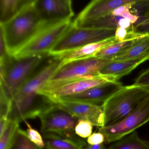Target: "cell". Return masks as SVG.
<instances>
[{
    "instance_id": "1",
    "label": "cell",
    "mask_w": 149,
    "mask_h": 149,
    "mask_svg": "<svg viewBox=\"0 0 149 149\" xmlns=\"http://www.w3.org/2000/svg\"><path fill=\"white\" fill-rule=\"evenodd\" d=\"M35 1L22 6L10 19L0 23L8 54L13 56L33 36L45 21Z\"/></svg>"
},
{
    "instance_id": "2",
    "label": "cell",
    "mask_w": 149,
    "mask_h": 149,
    "mask_svg": "<svg viewBox=\"0 0 149 149\" xmlns=\"http://www.w3.org/2000/svg\"><path fill=\"white\" fill-rule=\"evenodd\" d=\"M47 56L41 55L18 59L9 56L0 60L1 92L9 100L13 101L22 86Z\"/></svg>"
},
{
    "instance_id": "3",
    "label": "cell",
    "mask_w": 149,
    "mask_h": 149,
    "mask_svg": "<svg viewBox=\"0 0 149 149\" xmlns=\"http://www.w3.org/2000/svg\"><path fill=\"white\" fill-rule=\"evenodd\" d=\"M149 95L148 87L134 84L123 86L102 105L104 127L112 126L122 120Z\"/></svg>"
},
{
    "instance_id": "4",
    "label": "cell",
    "mask_w": 149,
    "mask_h": 149,
    "mask_svg": "<svg viewBox=\"0 0 149 149\" xmlns=\"http://www.w3.org/2000/svg\"><path fill=\"white\" fill-rule=\"evenodd\" d=\"M72 18L45 20L30 40L14 56L17 59L48 55L73 24Z\"/></svg>"
},
{
    "instance_id": "5",
    "label": "cell",
    "mask_w": 149,
    "mask_h": 149,
    "mask_svg": "<svg viewBox=\"0 0 149 149\" xmlns=\"http://www.w3.org/2000/svg\"><path fill=\"white\" fill-rule=\"evenodd\" d=\"M112 60L92 57L72 61L61 65L39 91H50L72 81L101 77L100 72Z\"/></svg>"
},
{
    "instance_id": "6",
    "label": "cell",
    "mask_w": 149,
    "mask_h": 149,
    "mask_svg": "<svg viewBox=\"0 0 149 149\" xmlns=\"http://www.w3.org/2000/svg\"><path fill=\"white\" fill-rule=\"evenodd\" d=\"M115 29L71 27L48 53V56H57L92 43L114 36Z\"/></svg>"
},
{
    "instance_id": "7",
    "label": "cell",
    "mask_w": 149,
    "mask_h": 149,
    "mask_svg": "<svg viewBox=\"0 0 149 149\" xmlns=\"http://www.w3.org/2000/svg\"><path fill=\"white\" fill-rule=\"evenodd\" d=\"M149 122V95L126 118L118 123L99 128V132L105 136L106 143H111Z\"/></svg>"
},
{
    "instance_id": "8",
    "label": "cell",
    "mask_w": 149,
    "mask_h": 149,
    "mask_svg": "<svg viewBox=\"0 0 149 149\" xmlns=\"http://www.w3.org/2000/svg\"><path fill=\"white\" fill-rule=\"evenodd\" d=\"M42 134H53L63 136H75L78 119L54 104L39 116Z\"/></svg>"
},
{
    "instance_id": "9",
    "label": "cell",
    "mask_w": 149,
    "mask_h": 149,
    "mask_svg": "<svg viewBox=\"0 0 149 149\" xmlns=\"http://www.w3.org/2000/svg\"><path fill=\"white\" fill-rule=\"evenodd\" d=\"M55 104L46 95L32 94L17 100L12 101L8 120L20 123L35 119Z\"/></svg>"
},
{
    "instance_id": "10",
    "label": "cell",
    "mask_w": 149,
    "mask_h": 149,
    "mask_svg": "<svg viewBox=\"0 0 149 149\" xmlns=\"http://www.w3.org/2000/svg\"><path fill=\"white\" fill-rule=\"evenodd\" d=\"M51 100L60 108L77 119L89 121L95 127L99 128L104 127V116L102 106L59 98Z\"/></svg>"
},
{
    "instance_id": "11",
    "label": "cell",
    "mask_w": 149,
    "mask_h": 149,
    "mask_svg": "<svg viewBox=\"0 0 149 149\" xmlns=\"http://www.w3.org/2000/svg\"><path fill=\"white\" fill-rule=\"evenodd\" d=\"M53 57L52 61L45 65L39 71L32 74L22 86L13 99L17 100L32 94L38 93L50 80L61 64L59 58Z\"/></svg>"
},
{
    "instance_id": "12",
    "label": "cell",
    "mask_w": 149,
    "mask_h": 149,
    "mask_svg": "<svg viewBox=\"0 0 149 149\" xmlns=\"http://www.w3.org/2000/svg\"><path fill=\"white\" fill-rule=\"evenodd\" d=\"M122 87V84L119 81H109L91 88L79 93L57 98L93 104H98L101 102L104 103Z\"/></svg>"
},
{
    "instance_id": "13",
    "label": "cell",
    "mask_w": 149,
    "mask_h": 149,
    "mask_svg": "<svg viewBox=\"0 0 149 149\" xmlns=\"http://www.w3.org/2000/svg\"><path fill=\"white\" fill-rule=\"evenodd\" d=\"M142 0H91L73 20L74 25L110 14L116 8Z\"/></svg>"
},
{
    "instance_id": "14",
    "label": "cell",
    "mask_w": 149,
    "mask_h": 149,
    "mask_svg": "<svg viewBox=\"0 0 149 149\" xmlns=\"http://www.w3.org/2000/svg\"><path fill=\"white\" fill-rule=\"evenodd\" d=\"M111 81H113L103 77L83 79L69 82L50 91H39L38 93L52 100L79 93L91 88Z\"/></svg>"
},
{
    "instance_id": "15",
    "label": "cell",
    "mask_w": 149,
    "mask_h": 149,
    "mask_svg": "<svg viewBox=\"0 0 149 149\" xmlns=\"http://www.w3.org/2000/svg\"><path fill=\"white\" fill-rule=\"evenodd\" d=\"M36 7L45 20L72 18L73 10L71 9L64 0H36Z\"/></svg>"
},
{
    "instance_id": "16",
    "label": "cell",
    "mask_w": 149,
    "mask_h": 149,
    "mask_svg": "<svg viewBox=\"0 0 149 149\" xmlns=\"http://www.w3.org/2000/svg\"><path fill=\"white\" fill-rule=\"evenodd\" d=\"M117 42L118 41L114 36L100 42L87 45L78 49L54 57L57 58L61 60V66L72 61L94 57L97 52L103 48Z\"/></svg>"
},
{
    "instance_id": "17",
    "label": "cell",
    "mask_w": 149,
    "mask_h": 149,
    "mask_svg": "<svg viewBox=\"0 0 149 149\" xmlns=\"http://www.w3.org/2000/svg\"><path fill=\"white\" fill-rule=\"evenodd\" d=\"M148 55L141 58L129 61H112L106 65L100 72V75L110 80L118 81L130 73L138 65L148 60Z\"/></svg>"
},
{
    "instance_id": "18",
    "label": "cell",
    "mask_w": 149,
    "mask_h": 149,
    "mask_svg": "<svg viewBox=\"0 0 149 149\" xmlns=\"http://www.w3.org/2000/svg\"><path fill=\"white\" fill-rule=\"evenodd\" d=\"M45 149H83L87 143L78 136L67 137L53 134H43Z\"/></svg>"
},
{
    "instance_id": "19",
    "label": "cell",
    "mask_w": 149,
    "mask_h": 149,
    "mask_svg": "<svg viewBox=\"0 0 149 149\" xmlns=\"http://www.w3.org/2000/svg\"><path fill=\"white\" fill-rule=\"evenodd\" d=\"M133 25L132 23L128 19L113 15L111 13L96 19L83 22L77 25L73 24L75 27L81 28L115 30L119 27L129 29Z\"/></svg>"
},
{
    "instance_id": "20",
    "label": "cell",
    "mask_w": 149,
    "mask_h": 149,
    "mask_svg": "<svg viewBox=\"0 0 149 149\" xmlns=\"http://www.w3.org/2000/svg\"><path fill=\"white\" fill-rule=\"evenodd\" d=\"M149 54V36H148L138 39L134 45L115 56L112 60L122 61L135 60Z\"/></svg>"
},
{
    "instance_id": "21",
    "label": "cell",
    "mask_w": 149,
    "mask_h": 149,
    "mask_svg": "<svg viewBox=\"0 0 149 149\" xmlns=\"http://www.w3.org/2000/svg\"><path fill=\"white\" fill-rule=\"evenodd\" d=\"M108 149H149V142L140 138L136 130L112 143Z\"/></svg>"
},
{
    "instance_id": "22",
    "label": "cell",
    "mask_w": 149,
    "mask_h": 149,
    "mask_svg": "<svg viewBox=\"0 0 149 149\" xmlns=\"http://www.w3.org/2000/svg\"><path fill=\"white\" fill-rule=\"evenodd\" d=\"M139 39H129L123 42H117L103 48L97 52L94 57L112 59L118 54L131 47Z\"/></svg>"
},
{
    "instance_id": "23",
    "label": "cell",
    "mask_w": 149,
    "mask_h": 149,
    "mask_svg": "<svg viewBox=\"0 0 149 149\" xmlns=\"http://www.w3.org/2000/svg\"><path fill=\"white\" fill-rule=\"evenodd\" d=\"M9 149H44L31 142L26 131L17 127L14 134Z\"/></svg>"
},
{
    "instance_id": "24",
    "label": "cell",
    "mask_w": 149,
    "mask_h": 149,
    "mask_svg": "<svg viewBox=\"0 0 149 149\" xmlns=\"http://www.w3.org/2000/svg\"><path fill=\"white\" fill-rule=\"evenodd\" d=\"M22 6V0H0V23L13 16Z\"/></svg>"
},
{
    "instance_id": "25",
    "label": "cell",
    "mask_w": 149,
    "mask_h": 149,
    "mask_svg": "<svg viewBox=\"0 0 149 149\" xmlns=\"http://www.w3.org/2000/svg\"><path fill=\"white\" fill-rule=\"evenodd\" d=\"M19 123L9 120L6 128L0 136V149H9L11 144L14 134Z\"/></svg>"
},
{
    "instance_id": "26",
    "label": "cell",
    "mask_w": 149,
    "mask_h": 149,
    "mask_svg": "<svg viewBox=\"0 0 149 149\" xmlns=\"http://www.w3.org/2000/svg\"><path fill=\"white\" fill-rule=\"evenodd\" d=\"M136 3H129L123 4L114 10L110 13L113 15L126 18L129 20L132 24H136L139 20L140 17L131 12V9Z\"/></svg>"
},
{
    "instance_id": "27",
    "label": "cell",
    "mask_w": 149,
    "mask_h": 149,
    "mask_svg": "<svg viewBox=\"0 0 149 149\" xmlns=\"http://www.w3.org/2000/svg\"><path fill=\"white\" fill-rule=\"evenodd\" d=\"M93 126L89 121L78 119L75 126V134L83 139L88 138L92 133Z\"/></svg>"
},
{
    "instance_id": "28",
    "label": "cell",
    "mask_w": 149,
    "mask_h": 149,
    "mask_svg": "<svg viewBox=\"0 0 149 149\" xmlns=\"http://www.w3.org/2000/svg\"><path fill=\"white\" fill-rule=\"evenodd\" d=\"M24 123L27 127L26 133L29 140L36 145L43 148L45 147L44 140L41 134L32 128L28 122L24 121Z\"/></svg>"
},
{
    "instance_id": "29",
    "label": "cell",
    "mask_w": 149,
    "mask_h": 149,
    "mask_svg": "<svg viewBox=\"0 0 149 149\" xmlns=\"http://www.w3.org/2000/svg\"><path fill=\"white\" fill-rule=\"evenodd\" d=\"M105 141V136L102 133L99 132L92 134L87 138V143L90 145H98L104 143Z\"/></svg>"
},
{
    "instance_id": "30",
    "label": "cell",
    "mask_w": 149,
    "mask_h": 149,
    "mask_svg": "<svg viewBox=\"0 0 149 149\" xmlns=\"http://www.w3.org/2000/svg\"><path fill=\"white\" fill-rule=\"evenodd\" d=\"M134 84L140 86L149 87V68L137 77Z\"/></svg>"
},
{
    "instance_id": "31",
    "label": "cell",
    "mask_w": 149,
    "mask_h": 149,
    "mask_svg": "<svg viewBox=\"0 0 149 149\" xmlns=\"http://www.w3.org/2000/svg\"><path fill=\"white\" fill-rule=\"evenodd\" d=\"M83 149H106L104 143L98 145H90L87 144Z\"/></svg>"
},
{
    "instance_id": "32",
    "label": "cell",
    "mask_w": 149,
    "mask_h": 149,
    "mask_svg": "<svg viewBox=\"0 0 149 149\" xmlns=\"http://www.w3.org/2000/svg\"><path fill=\"white\" fill-rule=\"evenodd\" d=\"M64 1L71 9L73 10L72 8V0H64Z\"/></svg>"
},
{
    "instance_id": "33",
    "label": "cell",
    "mask_w": 149,
    "mask_h": 149,
    "mask_svg": "<svg viewBox=\"0 0 149 149\" xmlns=\"http://www.w3.org/2000/svg\"><path fill=\"white\" fill-rule=\"evenodd\" d=\"M36 0H22V6L36 1Z\"/></svg>"
},
{
    "instance_id": "34",
    "label": "cell",
    "mask_w": 149,
    "mask_h": 149,
    "mask_svg": "<svg viewBox=\"0 0 149 149\" xmlns=\"http://www.w3.org/2000/svg\"><path fill=\"white\" fill-rule=\"evenodd\" d=\"M148 60H149V54L148 55Z\"/></svg>"
},
{
    "instance_id": "35",
    "label": "cell",
    "mask_w": 149,
    "mask_h": 149,
    "mask_svg": "<svg viewBox=\"0 0 149 149\" xmlns=\"http://www.w3.org/2000/svg\"><path fill=\"white\" fill-rule=\"evenodd\" d=\"M148 87L149 88V87Z\"/></svg>"
}]
</instances>
